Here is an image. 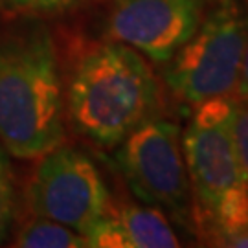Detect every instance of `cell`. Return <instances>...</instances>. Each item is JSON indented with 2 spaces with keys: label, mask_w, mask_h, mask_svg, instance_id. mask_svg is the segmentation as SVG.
<instances>
[{
  "label": "cell",
  "mask_w": 248,
  "mask_h": 248,
  "mask_svg": "<svg viewBox=\"0 0 248 248\" xmlns=\"http://www.w3.org/2000/svg\"><path fill=\"white\" fill-rule=\"evenodd\" d=\"M116 164L138 201L195 232L193 193L177 124L151 118L118 145Z\"/></svg>",
  "instance_id": "obj_4"
},
{
  "label": "cell",
  "mask_w": 248,
  "mask_h": 248,
  "mask_svg": "<svg viewBox=\"0 0 248 248\" xmlns=\"http://www.w3.org/2000/svg\"><path fill=\"white\" fill-rule=\"evenodd\" d=\"M33 215L87 233L112 213V201L92 160L78 149L59 145L41 156L28 187Z\"/></svg>",
  "instance_id": "obj_5"
},
{
  "label": "cell",
  "mask_w": 248,
  "mask_h": 248,
  "mask_svg": "<svg viewBox=\"0 0 248 248\" xmlns=\"http://www.w3.org/2000/svg\"><path fill=\"white\" fill-rule=\"evenodd\" d=\"M237 99H248V41H247V50H245V57H243V68H241L239 83L235 89Z\"/></svg>",
  "instance_id": "obj_12"
},
{
  "label": "cell",
  "mask_w": 248,
  "mask_h": 248,
  "mask_svg": "<svg viewBox=\"0 0 248 248\" xmlns=\"http://www.w3.org/2000/svg\"><path fill=\"white\" fill-rule=\"evenodd\" d=\"M83 0H0V8L18 13H61Z\"/></svg>",
  "instance_id": "obj_11"
},
{
  "label": "cell",
  "mask_w": 248,
  "mask_h": 248,
  "mask_svg": "<svg viewBox=\"0 0 248 248\" xmlns=\"http://www.w3.org/2000/svg\"><path fill=\"white\" fill-rule=\"evenodd\" d=\"M64 98L57 52L45 30L0 41V143L17 158L62 145Z\"/></svg>",
  "instance_id": "obj_2"
},
{
  "label": "cell",
  "mask_w": 248,
  "mask_h": 248,
  "mask_svg": "<svg viewBox=\"0 0 248 248\" xmlns=\"http://www.w3.org/2000/svg\"><path fill=\"white\" fill-rule=\"evenodd\" d=\"M160 112V85L134 48L110 41L81 57L68 85V116L76 131L101 147H118Z\"/></svg>",
  "instance_id": "obj_1"
},
{
  "label": "cell",
  "mask_w": 248,
  "mask_h": 248,
  "mask_svg": "<svg viewBox=\"0 0 248 248\" xmlns=\"http://www.w3.org/2000/svg\"><path fill=\"white\" fill-rule=\"evenodd\" d=\"M122 233L124 248H173L180 247L168 215L156 206L127 202L112 212Z\"/></svg>",
  "instance_id": "obj_7"
},
{
  "label": "cell",
  "mask_w": 248,
  "mask_h": 248,
  "mask_svg": "<svg viewBox=\"0 0 248 248\" xmlns=\"http://www.w3.org/2000/svg\"><path fill=\"white\" fill-rule=\"evenodd\" d=\"M248 41V11L241 0H217L168 62L164 78L187 105L230 96L239 83Z\"/></svg>",
  "instance_id": "obj_3"
},
{
  "label": "cell",
  "mask_w": 248,
  "mask_h": 248,
  "mask_svg": "<svg viewBox=\"0 0 248 248\" xmlns=\"http://www.w3.org/2000/svg\"><path fill=\"white\" fill-rule=\"evenodd\" d=\"M204 8L206 0H112L107 35L166 64L195 33Z\"/></svg>",
  "instance_id": "obj_6"
},
{
  "label": "cell",
  "mask_w": 248,
  "mask_h": 248,
  "mask_svg": "<svg viewBox=\"0 0 248 248\" xmlns=\"http://www.w3.org/2000/svg\"><path fill=\"white\" fill-rule=\"evenodd\" d=\"M20 248H85L87 239L79 232L72 230L61 222L33 215L20 226L15 239Z\"/></svg>",
  "instance_id": "obj_8"
},
{
  "label": "cell",
  "mask_w": 248,
  "mask_h": 248,
  "mask_svg": "<svg viewBox=\"0 0 248 248\" xmlns=\"http://www.w3.org/2000/svg\"><path fill=\"white\" fill-rule=\"evenodd\" d=\"M15 210V193H13V178L6 156V149L0 143V243L6 239L9 224Z\"/></svg>",
  "instance_id": "obj_9"
},
{
  "label": "cell",
  "mask_w": 248,
  "mask_h": 248,
  "mask_svg": "<svg viewBox=\"0 0 248 248\" xmlns=\"http://www.w3.org/2000/svg\"><path fill=\"white\" fill-rule=\"evenodd\" d=\"M233 140L245 182L248 184V99H237L233 118Z\"/></svg>",
  "instance_id": "obj_10"
}]
</instances>
